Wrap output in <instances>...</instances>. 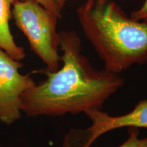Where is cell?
<instances>
[{"label":"cell","instance_id":"cell-11","mask_svg":"<svg viewBox=\"0 0 147 147\" xmlns=\"http://www.w3.org/2000/svg\"><path fill=\"white\" fill-rule=\"evenodd\" d=\"M0 147H1V146H0Z\"/></svg>","mask_w":147,"mask_h":147},{"label":"cell","instance_id":"cell-1","mask_svg":"<svg viewBox=\"0 0 147 147\" xmlns=\"http://www.w3.org/2000/svg\"><path fill=\"white\" fill-rule=\"evenodd\" d=\"M59 35L63 65L55 71L40 70L45 80L22 95L21 110L28 117H62L101 109L124 84L119 74L93 67L81 53V40L75 31Z\"/></svg>","mask_w":147,"mask_h":147},{"label":"cell","instance_id":"cell-5","mask_svg":"<svg viewBox=\"0 0 147 147\" xmlns=\"http://www.w3.org/2000/svg\"><path fill=\"white\" fill-rule=\"evenodd\" d=\"M23 66L0 49V122L10 125L21 117L22 95L35 85L29 74H22Z\"/></svg>","mask_w":147,"mask_h":147},{"label":"cell","instance_id":"cell-4","mask_svg":"<svg viewBox=\"0 0 147 147\" xmlns=\"http://www.w3.org/2000/svg\"><path fill=\"white\" fill-rule=\"evenodd\" d=\"M85 115L91 121V126L84 129H71L66 135L63 147H91L103 134L119 128L147 129V99L139 101L125 115H110L101 109L89 110Z\"/></svg>","mask_w":147,"mask_h":147},{"label":"cell","instance_id":"cell-8","mask_svg":"<svg viewBox=\"0 0 147 147\" xmlns=\"http://www.w3.org/2000/svg\"><path fill=\"white\" fill-rule=\"evenodd\" d=\"M45 8L48 9L51 12L55 14L59 18H62V9L55 0H36Z\"/></svg>","mask_w":147,"mask_h":147},{"label":"cell","instance_id":"cell-6","mask_svg":"<svg viewBox=\"0 0 147 147\" xmlns=\"http://www.w3.org/2000/svg\"><path fill=\"white\" fill-rule=\"evenodd\" d=\"M13 1L14 0H0V49L14 59L21 61L25 58L26 53L23 47L16 45L9 26Z\"/></svg>","mask_w":147,"mask_h":147},{"label":"cell","instance_id":"cell-2","mask_svg":"<svg viewBox=\"0 0 147 147\" xmlns=\"http://www.w3.org/2000/svg\"><path fill=\"white\" fill-rule=\"evenodd\" d=\"M87 39L106 70L119 74L147 62V23L127 15L113 0H85L76 9Z\"/></svg>","mask_w":147,"mask_h":147},{"label":"cell","instance_id":"cell-9","mask_svg":"<svg viewBox=\"0 0 147 147\" xmlns=\"http://www.w3.org/2000/svg\"><path fill=\"white\" fill-rule=\"evenodd\" d=\"M129 16L136 21L147 23V0H145L140 8L136 10L133 11L130 14Z\"/></svg>","mask_w":147,"mask_h":147},{"label":"cell","instance_id":"cell-10","mask_svg":"<svg viewBox=\"0 0 147 147\" xmlns=\"http://www.w3.org/2000/svg\"><path fill=\"white\" fill-rule=\"evenodd\" d=\"M55 1L57 3V4L59 5L61 8L63 9V7L65 6V3L67 2V0H55Z\"/></svg>","mask_w":147,"mask_h":147},{"label":"cell","instance_id":"cell-3","mask_svg":"<svg viewBox=\"0 0 147 147\" xmlns=\"http://www.w3.org/2000/svg\"><path fill=\"white\" fill-rule=\"evenodd\" d=\"M12 15L14 23L28 40L31 49L55 71L59 67V35L57 16L36 0H14Z\"/></svg>","mask_w":147,"mask_h":147},{"label":"cell","instance_id":"cell-7","mask_svg":"<svg viewBox=\"0 0 147 147\" xmlns=\"http://www.w3.org/2000/svg\"><path fill=\"white\" fill-rule=\"evenodd\" d=\"M128 138L117 147H147V137L140 138V130L137 127H127Z\"/></svg>","mask_w":147,"mask_h":147}]
</instances>
